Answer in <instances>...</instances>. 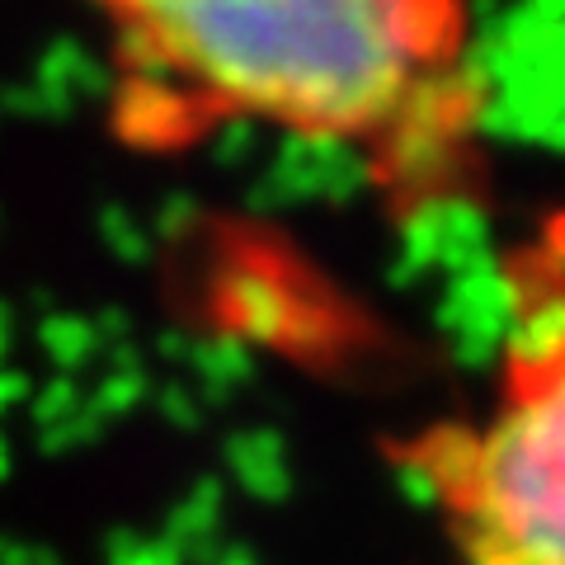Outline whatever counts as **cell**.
<instances>
[{"label":"cell","mask_w":565,"mask_h":565,"mask_svg":"<svg viewBox=\"0 0 565 565\" xmlns=\"http://www.w3.org/2000/svg\"><path fill=\"white\" fill-rule=\"evenodd\" d=\"M114 76V128L151 151L269 128L429 174L476 118V0H76Z\"/></svg>","instance_id":"obj_1"},{"label":"cell","mask_w":565,"mask_h":565,"mask_svg":"<svg viewBox=\"0 0 565 565\" xmlns=\"http://www.w3.org/2000/svg\"><path fill=\"white\" fill-rule=\"evenodd\" d=\"M452 565H565V269H533L471 419L401 452Z\"/></svg>","instance_id":"obj_2"}]
</instances>
